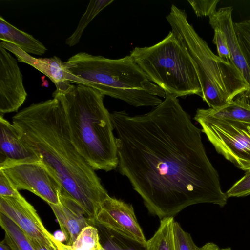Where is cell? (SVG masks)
Returning <instances> with one entry per match:
<instances>
[{"mask_svg": "<svg viewBox=\"0 0 250 250\" xmlns=\"http://www.w3.org/2000/svg\"><path fill=\"white\" fill-rule=\"evenodd\" d=\"M214 31L213 42L216 46L218 56L228 62L231 61V56L224 33L218 29Z\"/></svg>", "mask_w": 250, "mask_h": 250, "instance_id": "4316f807", "label": "cell"}, {"mask_svg": "<svg viewBox=\"0 0 250 250\" xmlns=\"http://www.w3.org/2000/svg\"><path fill=\"white\" fill-rule=\"evenodd\" d=\"M175 250H198L191 235L182 229L177 222L174 223Z\"/></svg>", "mask_w": 250, "mask_h": 250, "instance_id": "cb8c5ba5", "label": "cell"}, {"mask_svg": "<svg viewBox=\"0 0 250 250\" xmlns=\"http://www.w3.org/2000/svg\"></svg>", "mask_w": 250, "mask_h": 250, "instance_id": "836d02e7", "label": "cell"}, {"mask_svg": "<svg viewBox=\"0 0 250 250\" xmlns=\"http://www.w3.org/2000/svg\"><path fill=\"white\" fill-rule=\"evenodd\" d=\"M12 120L24 144L95 225L101 204L109 195L74 145L60 101L53 98L33 103Z\"/></svg>", "mask_w": 250, "mask_h": 250, "instance_id": "7a4b0ae2", "label": "cell"}, {"mask_svg": "<svg viewBox=\"0 0 250 250\" xmlns=\"http://www.w3.org/2000/svg\"><path fill=\"white\" fill-rule=\"evenodd\" d=\"M55 243L59 250H73L71 246L67 244H64L61 242L59 240L57 239Z\"/></svg>", "mask_w": 250, "mask_h": 250, "instance_id": "1f68e13d", "label": "cell"}, {"mask_svg": "<svg viewBox=\"0 0 250 250\" xmlns=\"http://www.w3.org/2000/svg\"><path fill=\"white\" fill-rule=\"evenodd\" d=\"M220 248L213 242L206 243L201 247H199L198 250H220Z\"/></svg>", "mask_w": 250, "mask_h": 250, "instance_id": "4dcf8cb0", "label": "cell"}, {"mask_svg": "<svg viewBox=\"0 0 250 250\" xmlns=\"http://www.w3.org/2000/svg\"></svg>", "mask_w": 250, "mask_h": 250, "instance_id": "e575fe53", "label": "cell"}, {"mask_svg": "<svg viewBox=\"0 0 250 250\" xmlns=\"http://www.w3.org/2000/svg\"><path fill=\"white\" fill-rule=\"evenodd\" d=\"M149 81L175 97L197 95L202 91L194 65L171 31L149 47L134 48L129 55Z\"/></svg>", "mask_w": 250, "mask_h": 250, "instance_id": "8992f818", "label": "cell"}, {"mask_svg": "<svg viewBox=\"0 0 250 250\" xmlns=\"http://www.w3.org/2000/svg\"><path fill=\"white\" fill-rule=\"evenodd\" d=\"M196 113L215 119L250 123L249 99L245 93H242L221 107L199 108Z\"/></svg>", "mask_w": 250, "mask_h": 250, "instance_id": "2e32d148", "label": "cell"}, {"mask_svg": "<svg viewBox=\"0 0 250 250\" xmlns=\"http://www.w3.org/2000/svg\"><path fill=\"white\" fill-rule=\"evenodd\" d=\"M71 247L73 250H100L102 247L98 229L92 225L84 228Z\"/></svg>", "mask_w": 250, "mask_h": 250, "instance_id": "7402d4cb", "label": "cell"}, {"mask_svg": "<svg viewBox=\"0 0 250 250\" xmlns=\"http://www.w3.org/2000/svg\"><path fill=\"white\" fill-rule=\"evenodd\" d=\"M233 9L232 6L219 9L214 14L209 17V23L213 29H218L225 35L230 54L231 61L241 72L248 84L249 89L245 94L250 100V70L241 52L236 36L232 18Z\"/></svg>", "mask_w": 250, "mask_h": 250, "instance_id": "5bb4252c", "label": "cell"}, {"mask_svg": "<svg viewBox=\"0 0 250 250\" xmlns=\"http://www.w3.org/2000/svg\"><path fill=\"white\" fill-rule=\"evenodd\" d=\"M0 46L11 52L21 62L27 63L42 73L55 84L57 90L63 91L71 85L69 73L65 70V62L53 56L49 58H36L10 42H0Z\"/></svg>", "mask_w": 250, "mask_h": 250, "instance_id": "4fadbf2b", "label": "cell"}, {"mask_svg": "<svg viewBox=\"0 0 250 250\" xmlns=\"http://www.w3.org/2000/svg\"><path fill=\"white\" fill-rule=\"evenodd\" d=\"M28 238L34 250H50L45 245L40 243L37 240L31 239L29 237Z\"/></svg>", "mask_w": 250, "mask_h": 250, "instance_id": "f546056e", "label": "cell"}, {"mask_svg": "<svg viewBox=\"0 0 250 250\" xmlns=\"http://www.w3.org/2000/svg\"><path fill=\"white\" fill-rule=\"evenodd\" d=\"M173 217L161 219L160 226L148 240L146 250H175Z\"/></svg>", "mask_w": 250, "mask_h": 250, "instance_id": "ac0fdd59", "label": "cell"}, {"mask_svg": "<svg viewBox=\"0 0 250 250\" xmlns=\"http://www.w3.org/2000/svg\"><path fill=\"white\" fill-rule=\"evenodd\" d=\"M40 161L23 142L13 124L0 115V165L8 163Z\"/></svg>", "mask_w": 250, "mask_h": 250, "instance_id": "9a60e30c", "label": "cell"}, {"mask_svg": "<svg viewBox=\"0 0 250 250\" xmlns=\"http://www.w3.org/2000/svg\"><path fill=\"white\" fill-rule=\"evenodd\" d=\"M166 19L192 62L201 86L202 98L209 108L221 107L248 90V84L236 66L213 53L188 22L185 10L172 5Z\"/></svg>", "mask_w": 250, "mask_h": 250, "instance_id": "5b68a950", "label": "cell"}, {"mask_svg": "<svg viewBox=\"0 0 250 250\" xmlns=\"http://www.w3.org/2000/svg\"><path fill=\"white\" fill-rule=\"evenodd\" d=\"M194 119L218 153L243 170L250 169V123L215 119L197 113Z\"/></svg>", "mask_w": 250, "mask_h": 250, "instance_id": "52a82bcc", "label": "cell"}, {"mask_svg": "<svg viewBox=\"0 0 250 250\" xmlns=\"http://www.w3.org/2000/svg\"><path fill=\"white\" fill-rule=\"evenodd\" d=\"M234 28L241 52L250 70V18L234 22Z\"/></svg>", "mask_w": 250, "mask_h": 250, "instance_id": "603a6c76", "label": "cell"}, {"mask_svg": "<svg viewBox=\"0 0 250 250\" xmlns=\"http://www.w3.org/2000/svg\"><path fill=\"white\" fill-rule=\"evenodd\" d=\"M27 93L17 60L0 46V113L17 111Z\"/></svg>", "mask_w": 250, "mask_h": 250, "instance_id": "8fae6325", "label": "cell"}, {"mask_svg": "<svg viewBox=\"0 0 250 250\" xmlns=\"http://www.w3.org/2000/svg\"><path fill=\"white\" fill-rule=\"evenodd\" d=\"M21 195L6 174L0 169V196L19 197Z\"/></svg>", "mask_w": 250, "mask_h": 250, "instance_id": "83f0119b", "label": "cell"}, {"mask_svg": "<svg viewBox=\"0 0 250 250\" xmlns=\"http://www.w3.org/2000/svg\"><path fill=\"white\" fill-rule=\"evenodd\" d=\"M0 40L13 43L28 54L42 55L47 51L43 44L0 16Z\"/></svg>", "mask_w": 250, "mask_h": 250, "instance_id": "e0dca14e", "label": "cell"}, {"mask_svg": "<svg viewBox=\"0 0 250 250\" xmlns=\"http://www.w3.org/2000/svg\"><path fill=\"white\" fill-rule=\"evenodd\" d=\"M104 95L84 85L71 84L52 94L61 102L72 142L94 170L117 168L116 137L110 113L104 104Z\"/></svg>", "mask_w": 250, "mask_h": 250, "instance_id": "3957f363", "label": "cell"}, {"mask_svg": "<svg viewBox=\"0 0 250 250\" xmlns=\"http://www.w3.org/2000/svg\"><path fill=\"white\" fill-rule=\"evenodd\" d=\"M69 82L135 106L155 107L166 92L149 80L130 56L112 59L82 52L65 62Z\"/></svg>", "mask_w": 250, "mask_h": 250, "instance_id": "277c9868", "label": "cell"}, {"mask_svg": "<svg viewBox=\"0 0 250 250\" xmlns=\"http://www.w3.org/2000/svg\"><path fill=\"white\" fill-rule=\"evenodd\" d=\"M0 225L17 250H34L27 236L9 217L0 212Z\"/></svg>", "mask_w": 250, "mask_h": 250, "instance_id": "ffe728a7", "label": "cell"}, {"mask_svg": "<svg viewBox=\"0 0 250 250\" xmlns=\"http://www.w3.org/2000/svg\"><path fill=\"white\" fill-rule=\"evenodd\" d=\"M113 1V0H90L84 13L80 19L76 29L72 35L66 39V44L72 47L78 44L84 30L88 24L103 9Z\"/></svg>", "mask_w": 250, "mask_h": 250, "instance_id": "d6986e66", "label": "cell"}, {"mask_svg": "<svg viewBox=\"0 0 250 250\" xmlns=\"http://www.w3.org/2000/svg\"><path fill=\"white\" fill-rule=\"evenodd\" d=\"M0 250H17V249L11 240L5 234L4 238L0 243Z\"/></svg>", "mask_w": 250, "mask_h": 250, "instance_id": "f1b7e54d", "label": "cell"}, {"mask_svg": "<svg viewBox=\"0 0 250 250\" xmlns=\"http://www.w3.org/2000/svg\"><path fill=\"white\" fill-rule=\"evenodd\" d=\"M59 199V205H49L59 222L66 244L71 246L82 230L91 224L83 208L71 197L62 191Z\"/></svg>", "mask_w": 250, "mask_h": 250, "instance_id": "7c38bea8", "label": "cell"}, {"mask_svg": "<svg viewBox=\"0 0 250 250\" xmlns=\"http://www.w3.org/2000/svg\"><path fill=\"white\" fill-rule=\"evenodd\" d=\"M101 250H146L139 243L125 238L104 227Z\"/></svg>", "mask_w": 250, "mask_h": 250, "instance_id": "44dd1931", "label": "cell"}, {"mask_svg": "<svg viewBox=\"0 0 250 250\" xmlns=\"http://www.w3.org/2000/svg\"><path fill=\"white\" fill-rule=\"evenodd\" d=\"M0 212L9 217L28 237L37 240L50 250H59L57 239L45 228L33 206L22 195L0 196Z\"/></svg>", "mask_w": 250, "mask_h": 250, "instance_id": "9c48e42d", "label": "cell"}, {"mask_svg": "<svg viewBox=\"0 0 250 250\" xmlns=\"http://www.w3.org/2000/svg\"><path fill=\"white\" fill-rule=\"evenodd\" d=\"M118 167L150 213L162 219L195 204L224 207L228 198L202 141L177 97L166 94L150 111L110 113Z\"/></svg>", "mask_w": 250, "mask_h": 250, "instance_id": "6da1fadb", "label": "cell"}, {"mask_svg": "<svg viewBox=\"0 0 250 250\" xmlns=\"http://www.w3.org/2000/svg\"><path fill=\"white\" fill-rule=\"evenodd\" d=\"M18 189L27 190L48 205H59L62 191L60 184L40 161L8 163L0 165Z\"/></svg>", "mask_w": 250, "mask_h": 250, "instance_id": "ba28073f", "label": "cell"}, {"mask_svg": "<svg viewBox=\"0 0 250 250\" xmlns=\"http://www.w3.org/2000/svg\"><path fill=\"white\" fill-rule=\"evenodd\" d=\"M227 197H241L250 195V169L226 192Z\"/></svg>", "mask_w": 250, "mask_h": 250, "instance_id": "d4e9b609", "label": "cell"}, {"mask_svg": "<svg viewBox=\"0 0 250 250\" xmlns=\"http://www.w3.org/2000/svg\"><path fill=\"white\" fill-rule=\"evenodd\" d=\"M220 250H232V249L231 248L228 247V248L221 249Z\"/></svg>", "mask_w": 250, "mask_h": 250, "instance_id": "d6a6232c", "label": "cell"}, {"mask_svg": "<svg viewBox=\"0 0 250 250\" xmlns=\"http://www.w3.org/2000/svg\"><path fill=\"white\" fill-rule=\"evenodd\" d=\"M98 225L146 246V240L131 205L109 195L102 202L96 218Z\"/></svg>", "mask_w": 250, "mask_h": 250, "instance_id": "30bf717a", "label": "cell"}, {"mask_svg": "<svg viewBox=\"0 0 250 250\" xmlns=\"http://www.w3.org/2000/svg\"><path fill=\"white\" fill-rule=\"evenodd\" d=\"M197 17L208 16L214 14L219 0H188Z\"/></svg>", "mask_w": 250, "mask_h": 250, "instance_id": "484cf974", "label": "cell"}]
</instances>
